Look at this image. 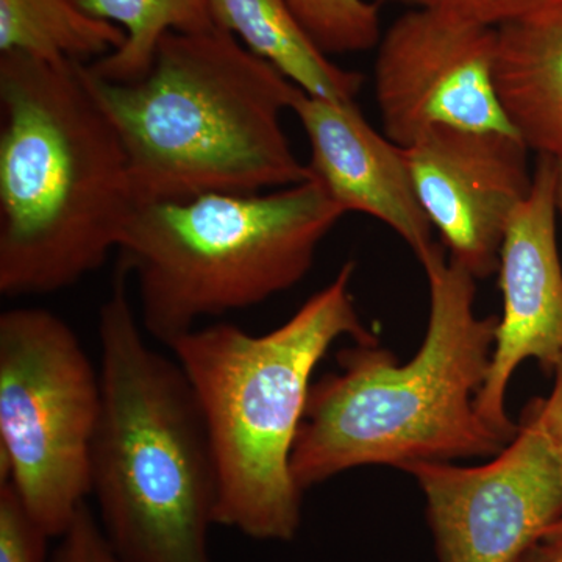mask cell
I'll return each mask as SVG.
<instances>
[{"mask_svg": "<svg viewBox=\"0 0 562 562\" xmlns=\"http://www.w3.org/2000/svg\"><path fill=\"white\" fill-rule=\"evenodd\" d=\"M214 27L231 33L299 90L331 102H357L364 76L344 69L317 46L288 0H206Z\"/></svg>", "mask_w": 562, "mask_h": 562, "instance_id": "cell-14", "label": "cell"}, {"mask_svg": "<svg viewBox=\"0 0 562 562\" xmlns=\"http://www.w3.org/2000/svg\"><path fill=\"white\" fill-rule=\"evenodd\" d=\"M520 562H562V543H538Z\"/></svg>", "mask_w": 562, "mask_h": 562, "instance_id": "cell-22", "label": "cell"}, {"mask_svg": "<svg viewBox=\"0 0 562 562\" xmlns=\"http://www.w3.org/2000/svg\"><path fill=\"white\" fill-rule=\"evenodd\" d=\"M439 562H520L562 519V453L527 408L516 436L483 465L417 461Z\"/></svg>", "mask_w": 562, "mask_h": 562, "instance_id": "cell-8", "label": "cell"}, {"mask_svg": "<svg viewBox=\"0 0 562 562\" xmlns=\"http://www.w3.org/2000/svg\"><path fill=\"white\" fill-rule=\"evenodd\" d=\"M557 161L539 157L530 194L506 225L498 257L503 313L490 372L475 397L484 424L506 442L519 425L506 412L514 372L527 360L553 371L562 357V266L557 241Z\"/></svg>", "mask_w": 562, "mask_h": 562, "instance_id": "cell-11", "label": "cell"}, {"mask_svg": "<svg viewBox=\"0 0 562 562\" xmlns=\"http://www.w3.org/2000/svg\"><path fill=\"white\" fill-rule=\"evenodd\" d=\"M553 372L552 392L546 398H532L527 409L562 453V357L554 366Z\"/></svg>", "mask_w": 562, "mask_h": 562, "instance_id": "cell-21", "label": "cell"}, {"mask_svg": "<svg viewBox=\"0 0 562 562\" xmlns=\"http://www.w3.org/2000/svg\"><path fill=\"white\" fill-rule=\"evenodd\" d=\"M310 147V172L344 213L390 227L417 258L432 241L405 150L362 116L357 102H331L299 91L291 106Z\"/></svg>", "mask_w": 562, "mask_h": 562, "instance_id": "cell-12", "label": "cell"}, {"mask_svg": "<svg viewBox=\"0 0 562 562\" xmlns=\"http://www.w3.org/2000/svg\"><path fill=\"white\" fill-rule=\"evenodd\" d=\"M50 539L25 508L13 484L0 483V562H49Z\"/></svg>", "mask_w": 562, "mask_h": 562, "instance_id": "cell-19", "label": "cell"}, {"mask_svg": "<svg viewBox=\"0 0 562 562\" xmlns=\"http://www.w3.org/2000/svg\"><path fill=\"white\" fill-rule=\"evenodd\" d=\"M355 262L265 335L233 324L198 327L169 344L201 405L217 469L216 525L262 542L294 541L301 487L291 461L313 373L341 338L379 344L350 281Z\"/></svg>", "mask_w": 562, "mask_h": 562, "instance_id": "cell-4", "label": "cell"}, {"mask_svg": "<svg viewBox=\"0 0 562 562\" xmlns=\"http://www.w3.org/2000/svg\"><path fill=\"white\" fill-rule=\"evenodd\" d=\"M101 372L57 314H0V483L10 482L52 539L91 495Z\"/></svg>", "mask_w": 562, "mask_h": 562, "instance_id": "cell-7", "label": "cell"}, {"mask_svg": "<svg viewBox=\"0 0 562 562\" xmlns=\"http://www.w3.org/2000/svg\"><path fill=\"white\" fill-rule=\"evenodd\" d=\"M494 79L514 135L562 162V10L497 29Z\"/></svg>", "mask_w": 562, "mask_h": 562, "instance_id": "cell-13", "label": "cell"}, {"mask_svg": "<svg viewBox=\"0 0 562 562\" xmlns=\"http://www.w3.org/2000/svg\"><path fill=\"white\" fill-rule=\"evenodd\" d=\"M382 5L428 10L483 27L501 29L562 10V0H373Z\"/></svg>", "mask_w": 562, "mask_h": 562, "instance_id": "cell-18", "label": "cell"}, {"mask_svg": "<svg viewBox=\"0 0 562 562\" xmlns=\"http://www.w3.org/2000/svg\"><path fill=\"white\" fill-rule=\"evenodd\" d=\"M327 55L361 54L382 40V7L373 0H288Z\"/></svg>", "mask_w": 562, "mask_h": 562, "instance_id": "cell-17", "label": "cell"}, {"mask_svg": "<svg viewBox=\"0 0 562 562\" xmlns=\"http://www.w3.org/2000/svg\"><path fill=\"white\" fill-rule=\"evenodd\" d=\"M344 214L313 177L257 194L136 205L117 251L144 331L168 347L206 317L291 290Z\"/></svg>", "mask_w": 562, "mask_h": 562, "instance_id": "cell-6", "label": "cell"}, {"mask_svg": "<svg viewBox=\"0 0 562 562\" xmlns=\"http://www.w3.org/2000/svg\"><path fill=\"white\" fill-rule=\"evenodd\" d=\"M557 205H558V213L562 216V162L557 161Z\"/></svg>", "mask_w": 562, "mask_h": 562, "instance_id": "cell-24", "label": "cell"}, {"mask_svg": "<svg viewBox=\"0 0 562 562\" xmlns=\"http://www.w3.org/2000/svg\"><path fill=\"white\" fill-rule=\"evenodd\" d=\"M124 41L117 25L94 16L81 0H0V54L92 63Z\"/></svg>", "mask_w": 562, "mask_h": 562, "instance_id": "cell-15", "label": "cell"}, {"mask_svg": "<svg viewBox=\"0 0 562 562\" xmlns=\"http://www.w3.org/2000/svg\"><path fill=\"white\" fill-rule=\"evenodd\" d=\"M497 29L406 10L376 46L375 101L383 133L412 146L432 128L513 133L495 90Z\"/></svg>", "mask_w": 562, "mask_h": 562, "instance_id": "cell-9", "label": "cell"}, {"mask_svg": "<svg viewBox=\"0 0 562 562\" xmlns=\"http://www.w3.org/2000/svg\"><path fill=\"white\" fill-rule=\"evenodd\" d=\"M422 209L450 260L476 280L497 272L506 225L532 172L513 133L439 127L405 147Z\"/></svg>", "mask_w": 562, "mask_h": 562, "instance_id": "cell-10", "label": "cell"}, {"mask_svg": "<svg viewBox=\"0 0 562 562\" xmlns=\"http://www.w3.org/2000/svg\"><path fill=\"white\" fill-rule=\"evenodd\" d=\"M85 9L124 32L121 49L90 63L95 76L117 83L143 79L168 33L213 31L206 0H81Z\"/></svg>", "mask_w": 562, "mask_h": 562, "instance_id": "cell-16", "label": "cell"}, {"mask_svg": "<svg viewBox=\"0 0 562 562\" xmlns=\"http://www.w3.org/2000/svg\"><path fill=\"white\" fill-rule=\"evenodd\" d=\"M114 277L99 314L102 413L91 450V494L106 539L125 562H213L217 469L190 380L151 349Z\"/></svg>", "mask_w": 562, "mask_h": 562, "instance_id": "cell-5", "label": "cell"}, {"mask_svg": "<svg viewBox=\"0 0 562 562\" xmlns=\"http://www.w3.org/2000/svg\"><path fill=\"white\" fill-rule=\"evenodd\" d=\"M131 166L136 203L257 194L312 179L283 127L299 90L231 33H168L143 79L95 76Z\"/></svg>", "mask_w": 562, "mask_h": 562, "instance_id": "cell-3", "label": "cell"}, {"mask_svg": "<svg viewBox=\"0 0 562 562\" xmlns=\"http://www.w3.org/2000/svg\"><path fill=\"white\" fill-rule=\"evenodd\" d=\"M542 542L562 543V519L554 524L552 528H549V531L543 535Z\"/></svg>", "mask_w": 562, "mask_h": 562, "instance_id": "cell-23", "label": "cell"}, {"mask_svg": "<svg viewBox=\"0 0 562 562\" xmlns=\"http://www.w3.org/2000/svg\"><path fill=\"white\" fill-rule=\"evenodd\" d=\"M417 260L430 294L424 342L403 364L355 344L313 383L291 461L302 492L350 469L495 457L508 443L475 409L498 317L476 314V279L441 244Z\"/></svg>", "mask_w": 562, "mask_h": 562, "instance_id": "cell-2", "label": "cell"}, {"mask_svg": "<svg viewBox=\"0 0 562 562\" xmlns=\"http://www.w3.org/2000/svg\"><path fill=\"white\" fill-rule=\"evenodd\" d=\"M0 292L68 290L120 247L136 199L88 63L0 54Z\"/></svg>", "mask_w": 562, "mask_h": 562, "instance_id": "cell-1", "label": "cell"}, {"mask_svg": "<svg viewBox=\"0 0 562 562\" xmlns=\"http://www.w3.org/2000/svg\"><path fill=\"white\" fill-rule=\"evenodd\" d=\"M49 562H125L111 547L101 522L83 505L65 535L58 538V547Z\"/></svg>", "mask_w": 562, "mask_h": 562, "instance_id": "cell-20", "label": "cell"}]
</instances>
